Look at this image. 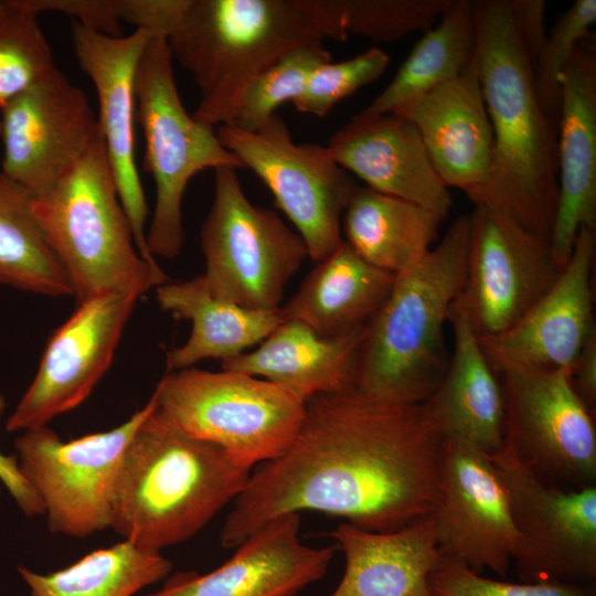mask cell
Here are the masks:
<instances>
[{"label":"cell","mask_w":596,"mask_h":596,"mask_svg":"<svg viewBox=\"0 0 596 596\" xmlns=\"http://www.w3.org/2000/svg\"><path fill=\"white\" fill-rule=\"evenodd\" d=\"M443 447L423 404L384 403L355 387L316 395L287 451L251 472L221 545L236 547L269 520L302 511L376 532L424 519L437 502Z\"/></svg>","instance_id":"6da1fadb"},{"label":"cell","mask_w":596,"mask_h":596,"mask_svg":"<svg viewBox=\"0 0 596 596\" xmlns=\"http://www.w3.org/2000/svg\"><path fill=\"white\" fill-rule=\"evenodd\" d=\"M534 56L512 0H477L475 66L493 131L485 187L470 201L549 240L558 194V121L542 108Z\"/></svg>","instance_id":"7a4b0ae2"},{"label":"cell","mask_w":596,"mask_h":596,"mask_svg":"<svg viewBox=\"0 0 596 596\" xmlns=\"http://www.w3.org/2000/svg\"><path fill=\"white\" fill-rule=\"evenodd\" d=\"M201 95L192 116L231 124L252 82L287 51L345 41L323 0H179L164 33Z\"/></svg>","instance_id":"3957f363"},{"label":"cell","mask_w":596,"mask_h":596,"mask_svg":"<svg viewBox=\"0 0 596 596\" xmlns=\"http://www.w3.org/2000/svg\"><path fill=\"white\" fill-rule=\"evenodd\" d=\"M249 475L219 446L168 423L155 401L126 448L110 529L137 547L161 553L201 531L236 499Z\"/></svg>","instance_id":"277c9868"},{"label":"cell","mask_w":596,"mask_h":596,"mask_svg":"<svg viewBox=\"0 0 596 596\" xmlns=\"http://www.w3.org/2000/svg\"><path fill=\"white\" fill-rule=\"evenodd\" d=\"M470 215L454 221L439 244L395 275L369 322L360 348L355 389L380 402L423 404L445 371L444 329L465 283Z\"/></svg>","instance_id":"5b68a950"},{"label":"cell","mask_w":596,"mask_h":596,"mask_svg":"<svg viewBox=\"0 0 596 596\" xmlns=\"http://www.w3.org/2000/svg\"><path fill=\"white\" fill-rule=\"evenodd\" d=\"M33 211L77 304L109 290L140 297L168 283L162 268L136 246L102 134L49 191L33 199Z\"/></svg>","instance_id":"8992f818"},{"label":"cell","mask_w":596,"mask_h":596,"mask_svg":"<svg viewBox=\"0 0 596 596\" xmlns=\"http://www.w3.org/2000/svg\"><path fill=\"white\" fill-rule=\"evenodd\" d=\"M136 119L145 137L143 169L156 202L146 232L149 253L175 258L184 244L182 201L189 181L205 169H243L210 127L190 115L180 98L166 38L150 33L135 76Z\"/></svg>","instance_id":"52a82bcc"},{"label":"cell","mask_w":596,"mask_h":596,"mask_svg":"<svg viewBox=\"0 0 596 596\" xmlns=\"http://www.w3.org/2000/svg\"><path fill=\"white\" fill-rule=\"evenodd\" d=\"M157 412L189 436L219 446L252 469L283 456L306 402L259 377L188 368L167 373L152 393Z\"/></svg>","instance_id":"ba28073f"},{"label":"cell","mask_w":596,"mask_h":596,"mask_svg":"<svg viewBox=\"0 0 596 596\" xmlns=\"http://www.w3.org/2000/svg\"><path fill=\"white\" fill-rule=\"evenodd\" d=\"M213 171V202L200 232L203 276L217 297L278 309L287 284L309 258L307 246L276 212L248 200L236 169Z\"/></svg>","instance_id":"9c48e42d"},{"label":"cell","mask_w":596,"mask_h":596,"mask_svg":"<svg viewBox=\"0 0 596 596\" xmlns=\"http://www.w3.org/2000/svg\"><path fill=\"white\" fill-rule=\"evenodd\" d=\"M153 406L151 395L119 426L68 441L47 426L17 437L20 470L42 502L51 533L85 539L110 528L126 448Z\"/></svg>","instance_id":"30bf717a"},{"label":"cell","mask_w":596,"mask_h":596,"mask_svg":"<svg viewBox=\"0 0 596 596\" xmlns=\"http://www.w3.org/2000/svg\"><path fill=\"white\" fill-rule=\"evenodd\" d=\"M216 135L266 184L312 262L342 244V215L359 185L327 146L296 143L276 114L256 130L227 124L219 126Z\"/></svg>","instance_id":"8fae6325"},{"label":"cell","mask_w":596,"mask_h":596,"mask_svg":"<svg viewBox=\"0 0 596 596\" xmlns=\"http://www.w3.org/2000/svg\"><path fill=\"white\" fill-rule=\"evenodd\" d=\"M491 459L508 490L520 536L513 558L519 578L592 585L596 577V487L563 490L547 485L508 435Z\"/></svg>","instance_id":"7c38bea8"},{"label":"cell","mask_w":596,"mask_h":596,"mask_svg":"<svg viewBox=\"0 0 596 596\" xmlns=\"http://www.w3.org/2000/svg\"><path fill=\"white\" fill-rule=\"evenodd\" d=\"M465 283L456 299L478 338L503 333L547 292L561 267L551 242L498 209L475 205Z\"/></svg>","instance_id":"4fadbf2b"},{"label":"cell","mask_w":596,"mask_h":596,"mask_svg":"<svg viewBox=\"0 0 596 596\" xmlns=\"http://www.w3.org/2000/svg\"><path fill=\"white\" fill-rule=\"evenodd\" d=\"M139 296L109 290L77 304L50 338L33 381L6 428L24 432L81 405L109 369Z\"/></svg>","instance_id":"5bb4252c"},{"label":"cell","mask_w":596,"mask_h":596,"mask_svg":"<svg viewBox=\"0 0 596 596\" xmlns=\"http://www.w3.org/2000/svg\"><path fill=\"white\" fill-rule=\"evenodd\" d=\"M444 557L481 574L505 576L519 546L508 490L491 455L462 439L444 440L433 513Z\"/></svg>","instance_id":"9a60e30c"},{"label":"cell","mask_w":596,"mask_h":596,"mask_svg":"<svg viewBox=\"0 0 596 596\" xmlns=\"http://www.w3.org/2000/svg\"><path fill=\"white\" fill-rule=\"evenodd\" d=\"M507 435L536 470L578 485L596 478V429L570 368H511L499 372Z\"/></svg>","instance_id":"2e32d148"},{"label":"cell","mask_w":596,"mask_h":596,"mask_svg":"<svg viewBox=\"0 0 596 596\" xmlns=\"http://www.w3.org/2000/svg\"><path fill=\"white\" fill-rule=\"evenodd\" d=\"M99 135L86 94L55 66L0 109L1 171L40 196Z\"/></svg>","instance_id":"e0dca14e"},{"label":"cell","mask_w":596,"mask_h":596,"mask_svg":"<svg viewBox=\"0 0 596 596\" xmlns=\"http://www.w3.org/2000/svg\"><path fill=\"white\" fill-rule=\"evenodd\" d=\"M71 35L79 67L96 89L98 127L136 246L156 265L146 242L148 206L135 159V76L150 32L135 29L129 35L109 36L72 21Z\"/></svg>","instance_id":"ac0fdd59"},{"label":"cell","mask_w":596,"mask_h":596,"mask_svg":"<svg viewBox=\"0 0 596 596\" xmlns=\"http://www.w3.org/2000/svg\"><path fill=\"white\" fill-rule=\"evenodd\" d=\"M595 228L579 230L572 255L547 292L512 328L478 338L499 373L511 368H570L595 332L592 274Z\"/></svg>","instance_id":"d6986e66"},{"label":"cell","mask_w":596,"mask_h":596,"mask_svg":"<svg viewBox=\"0 0 596 596\" xmlns=\"http://www.w3.org/2000/svg\"><path fill=\"white\" fill-rule=\"evenodd\" d=\"M300 514L264 523L217 568L173 575L141 596H295L326 576L337 546L313 547L300 539Z\"/></svg>","instance_id":"ffe728a7"},{"label":"cell","mask_w":596,"mask_h":596,"mask_svg":"<svg viewBox=\"0 0 596 596\" xmlns=\"http://www.w3.org/2000/svg\"><path fill=\"white\" fill-rule=\"evenodd\" d=\"M334 160L377 192L421 205L441 217L453 198L438 175L417 128L389 114L359 111L327 145Z\"/></svg>","instance_id":"44dd1931"},{"label":"cell","mask_w":596,"mask_h":596,"mask_svg":"<svg viewBox=\"0 0 596 596\" xmlns=\"http://www.w3.org/2000/svg\"><path fill=\"white\" fill-rule=\"evenodd\" d=\"M558 194L551 246L556 263L570 259L578 232L596 227V51L590 35L561 74Z\"/></svg>","instance_id":"7402d4cb"},{"label":"cell","mask_w":596,"mask_h":596,"mask_svg":"<svg viewBox=\"0 0 596 596\" xmlns=\"http://www.w3.org/2000/svg\"><path fill=\"white\" fill-rule=\"evenodd\" d=\"M392 114L418 130L443 182L469 200L487 183L493 131L475 66L396 107Z\"/></svg>","instance_id":"603a6c76"},{"label":"cell","mask_w":596,"mask_h":596,"mask_svg":"<svg viewBox=\"0 0 596 596\" xmlns=\"http://www.w3.org/2000/svg\"><path fill=\"white\" fill-rule=\"evenodd\" d=\"M448 322L454 334L453 355L439 384L423 405L444 440H467L493 455L501 449L507 435L503 386L456 300Z\"/></svg>","instance_id":"cb8c5ba5"},{"label":"cell","mask_w":596,"mask_h":596,"mask_svg":"<svg viewBox=\"0 0 596 596\" xmlns=\"http://www.w3.org/2000/svg\"><path fill=\"white\" fill-rule=\"evenodd\" d=\"M328 534L345 558L330 596H436L429 577L441 554L432 515L387 532L342 521Z\"/></svg>","instance_id":"d4e9b609"},{"label":"cell","mask_w":596,"mask_h":596,"mask_svg":"<svg viewBox=\"0 0 596 596\" xmlns=\"http://www.w3.org/2000/svg\"><path fill=\"white\" fill-rule=\"evenodd\" d=\"M365 328L323 338L300 321L285 319L255 349L222 361V370L269 381L300 400L355 386Z\"/></svg>","instance_id":"484cf974"},{"label":"cell","mask_w":596,"mask_h":596,"mask_svg":"<svg viewBox=\"0 0 596 596\" xmlns=\"http://www.w3.org/2000/svg\"><path fill=\"white\" fill-rule=\"evenodd\" d=\"M156 298L161 309L191 322L188 340L167 353V373L242 354L285 320L280 308L252 309L215 296L203 274L157 287Z\"/></svg>","instance_id":"4316f807"},{"label":"cell","mask_w":596,"mask_h":596,"mask_svg":"<svg viewBox=\"0 0 596 596\" xmlns=\"http://www.w3.org/2000/svg\"><path fill=\"white\" fill-rule=\"evenodd\" d=\"M395 275L365 262L344 241L308 274L280 310L323 338L365 328L387 298Z\"/></svg>","instance_id":"83f0119b"},{"label":"cell","mask_w":596,"mask_h":596,"mask_svg":"<svg viewBox=\"0 0 596 596\" xmlns=\"http://www.w3.org/2000/svg\"><path fill=\"white\" fill-rule=\"evenodd\" d=\"M444 217L409 201L360 187L342 215L345 243L365 262L394 275L432 248Z\"/></svg>","instance_id":"f1b7e54d"},{"label":"cell","mask_w":596,"mask_h":596,"mask_svg":"<svg viewBox=\"0 0 596 596\" xmlns=\"http://www.w3.org/2000/svg\"><path fill=\"white\" fill-rule=\"evenodd\" d=\"M477 44V0H448L438 24L427 29L390 84L362 111L389 114L401 104L458 77Z\"/></svg>","instance_id":"f546056e"},{"label":"cell","mask_w":596,"mask_h":596,"mask_svg":"<svg viewBox=\"0 0 596 596\" xmlns=\"http://www.w3.org/2000/svg\"><path fill=\"white\" fill-rule=\"evenodd\" d=\"M172 566L161 553L123 540L55 572L41 574L24 565L18 572L30 596H134L167 577Z\"/></svg>","instance_id":"4dcf8cb0"},{"label":"cell","mask_w":596,"mask_h":596,"mask_svg":"<svg viewBox=\"0 0 596 596\" xmlns=\"http://www.w3.org/2000/svg\"><path fill=\"white\" fill-rule=\"evenodd\" d=\"M33 199L0 171V285L47 297H74L34 214Z\"/></svg>","instance_id":"1f68e13d"},{"label":"cell","mask_w":596,"mask_h":596,"mask_svg":"<svg viewBox=\"0 0 596 596\" xmlns=\"http://www.w3.org/2000/svg\"><path fill=\"white\" fill-rule=\"evenodd\" d=\"M38 17L25 0L0 1V109L55 67Z\"/></svg>","instance_id":"d6a6232c"},{"label":"cell","mask_w":596,"mask_h":596,"mask_svg":"<svg viewBox=\"0 0 596 596\" xmlns=\"http://www.w3.org/2000/svg\"><path fill=\"white\" fill-rule=\"evenodd\" d=\"M330 61L331 54L323 42L304 44L287 51L252 82L231 125L244 130H256L275 115L279 105L299 96L310 74Z\"/></svg>","instance_id":"836d02e7"},{"label":"cell","mask_w":596,"mask_h":596,"mask_svg":"<svg viewBox=\"0 0 596 596\" xmlns=\"http://www.w3.org/2000/svg\"><path fill=\"white\" fill-rule=\"evenodd\" d=\"M447 3L448 0H324L345 39L355 34L376 42L426 31Z\"/></svg>","instance_id":"e575fe53"},{"label":"cell","mask_w":596,"mask_h":596,"mask_svg":"<svg viewBox=\"0 0 596 596\" xmlns=\"http://www.w3.org/2000/svg\"><path fill=\"white\" fill-rule=\"evenodd\" d=\"M596 21V1L576 0L553 24L533 62L534 82L543 110L560 119L561 74L576 46L587 39Z\"/></svg>","instance_id":"d590c367"},{"label":"cell","mask_w":596,"mask_h":596,"mask_svg":"<svg viewBox=\"0 0 596 596\" xmlns=\"http://www.w3.org/2000/svg\"><path fill=\"white\" fill-rule=\"evenodd\" d=\"M389 64L390 55L377 47L345 61L323 63L310 74L304 91L291 103L300 113L323 117L337 103L377 79Z\"/></svg>","instance_id":"8d00e7d4"},{"label":"cell","mask_w":596,"mask_h":596,"mask_svg":"<svg viewBox=\"0 0 596 596\" xmlns=\"http://www.w3.org/2000/svg\"><path fill=\"white\" fill-rule=\"evenodd\" d=\"M429 584L436 596H595L592 585L556 581L510 583L492 579L444 556L432 573Z\"/></svg>","instance_id":"74e56055"},{"label":"cell","mask_w":596,"mask_h":596,"mask_svg":"<svg viewBox=\"0 0 596 596\" xmlns=\"http://www.w3.org/2000/svg\"><path fill=\"white\" fill-rule=\"evenodd\" d=\"M25 2L38 14L46 11L60 12L93 31L109 36L123 35L117 0H25Z\"/></svg>","instance_id":"f35d334b"},{"label":"cell","mask_w":596,"mask_h":596,"mask_svg":"<svg viewBox=\"0 0 596 596\" xmlns=\"http://www.w3.org/2000/svg\"><path fill=\"white\" fill-rule=\"evenodd\" d=\"M4 408L6 398L0 394V416ZM0 481L26 517L44 515L42 502L22 475L17 456L0 451Z\"/></svg>","instance_id":"ab89813d"},{"label":"cell","mask_w":596,"mask_h":596,"mask_svg":"<svg viewBox=\"0 0 596 596\" xmlns=\"http://www.w3.org/2000/svg\"><path fill=\"white\" fill-rule=\"evenodd\" d=\"M574 386L592 407L596 401V332L592 333L572 366Z\"/></svg>","instance_id":"60d3db41"}]
</instances>
